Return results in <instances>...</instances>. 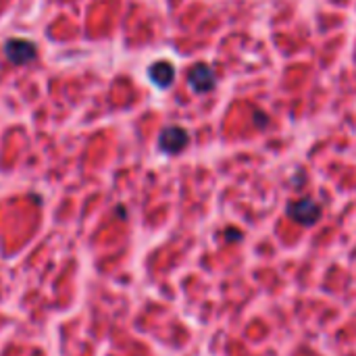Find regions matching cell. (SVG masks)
<instances>
[{
	"label": "cell",
	"instance_id": "1",
	"mask_svg": "<svg viewBox=\"0 0 356 356\" xmlns=\"http://www.w3.org/2000/svg\"><path fill=\"white\" fill-rule=\"evenodd\" d=\"M288 217L292 221H296L298 225H315L319 219H321V207L311 200V198H300V200H292L286 209Z\"/></svg>",
	"mask_w": 356,
	"mask_h": 356
},
{
	"label": "cell",
	"instance_id": "2",
	"mask_svg": "<svg viewBox=\"0 0 356 356\" xmlns=\"http://www.w3.org/2000/svg\"><path fill=\"white\" fill-rule=\"evenodd\" d=\"M186 79L196 94H209L217 88V73L207 63H196L194 67H190Z\"/></svg>",
	"mask_w": 356,
	"mask_h": 356
},
{
	"label": "cell",
	"instance_id": "3",
	"mask_svg": "<svg viewBox=\"0 0 356 356\" xmlns=\"http://www.w3.org/2000/svg\"><path fill=\"white\" fill-rule=\"evenodd\" d=\"M190 144V134L179 125H169L159 136V150L165 154H179Z\"/></svg>",
	"mask_w": 356,
	"mask_h": 356
},
{
	"label": "cell",
	"instance_id": "4",
	"mask_svg": "<svg viewBox=\"0 0 356 356\" xmlns=\"http://www.w3.org/2000/svg\"><path fill=\"white\" fill-rule=\"evenodd\" d=\"M4 54L13 65H27L29 60L35 58V46L29 40L13 38L4 44Z\"/></svg>",
	"mask_w": 356,
	"mask_h": 356
},
{
	"label": "cell",
	"instance_id": "5",
	"mask_svg": "<svg viewBox=\"0 0 356 356\" xmlns=\"http://www.w3.org/2000/svg\"><path fill=\"white\" fill-rule=\"evenodd\" d=\"M148 79L159 88V90H167L173 81H175V67L169 60H154L148 67Z\"/></svg>",
	"mask_w": 356,
	"mask_h": 356
},
{
	"label": "cell",
	"instance_id": "6",
	"mask_svg": "<svg viewBox=\"0 0 356 356\" xmlns=\"http://www.w3.org/2000/svg\"><path fill=\"white\" fill-rule=\"evenodd\" d=\"M254 123H257V127L259 129H265L267 125H269V117H267V113L265 111H254Z\"/></svg>",
	"mask_w": 356,
	"mask_h": 356
},
{
	"label": "cell",
	"instance_id": "7",
	"mask_svg": "<svg viewBox=\"0 0 356 356\" xmlns=\"http://www.w3.org/2000/svg\"><path fill=\"white\" fill-rule=\"evenodd\" d=\"M229 240H238V238H242V234L240 232H236V229H227V234H225Z\"/></svg>",
	"mask_w": 356,
	"mask_h": 356
}]
</instances>
